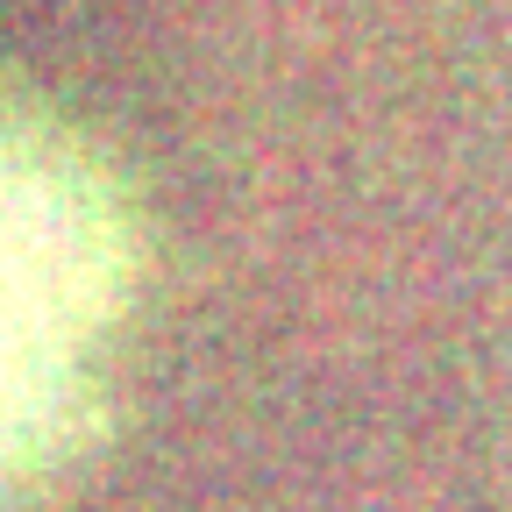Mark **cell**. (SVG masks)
Here are the masks:
<instances>
[{
	"mask_svg": "<svg viewBox=\"0 0 512 512\" xmlns=\"http://www.w3.org/2000/svg\"><path fill=\"white\" fill-rule=\"evenodd\" d=\"M121 285V228L86 157L0 114V363H50Z\"/></svg>",
	"mask_w": 512,
	"mask_h": 512,
	"instance_id": "6da1fadb",
	"label": "cell"
}]
</instances>
